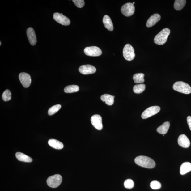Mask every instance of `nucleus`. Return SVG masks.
Instances as JSON below:
<instances>
[{"label":"nucleus","instance_id":"obj_1","mask_svg":"<svg viewBox=\"0 0 191 191\" xmlns=\"http://www.w3.org/2000/svg\"><path fill=\"white\" fill-rule=\"evenodd\" d=\"M136 164L142 167L153 168L155 166V163L152 159L145 156H139L134 159Z\"/></svg>","mask_w":191,"mask_h":191},{"label":"nucleus","instance_id":"obj_2","mask_svg":"<svg viewBox=\"0 0 191 191\" xmlns=\"http://www.w3.org/2000/svg\"><path fill=\"white\" fill-rule=\"evenodd\" d=\"M170 34V30L169 29H163L155 36L154 38V42L158 45H164L167 41L168 37Z\"/></svg>","mask_w":191,"mask_h":191},{"label":"nucleus","instance_id":"obj_3","mask_svg":"<svg viewBox=\"0 0 191 191\" xmlns=\"http://www.w3.org/2000/svg\"><path fill=\"white\" fill-rule=\"evenodd\" d=\"M173 90L178 92L185 94L191 93V87L190 86L184 82L180 81L174 83L173 86Z\"/></svg>","mask_w":191,"mask_h":191},{"label":"nucleus","instance_id":"obj_4","mask_svg":"<svg viewBox=\"0 0 191 191\" xmlns=\"http://www.w3.org/2000/svg\"><path fill=\"white\" fill-rule=\"evenodd\" d=\"M123 55L125 59L131 61L135 57L134 48L130 44H127L125 46L123 50Z\"/></svg>","mask_w":191,"mask_h":191},{"label":"nucleus","instance_id":"obj_5","mask_svg":"<svg viewBox=\"0 0 191 191\" xmlns=\"http://www.w3.org/2000/svg\"><path fill=\"white\" fill-rule=\"evenodd\" d=\"M62 180V176L60 175L56 174L48 177L46 182L49 187L55 188L60 185Z\"/></svg>","mask_w":191,"mask_h":191},{"label":"nucleus","instance_id":"obj_6","mask_svg":"<svg viewBox=\"0 0 191 191\" xmlns=\"http://www.w3.org/2000/svg\"><path fill=\"white\" fill-rule=\"evenodd\" d=\"M160 108L158 106H154L149 107L142 114L141 117L143 119H146L158 113L160 111Z\"/></svg>","mask_w":191,"mask_h":191},{"label":"nucleus","instance_id":"obj_7","mask_svg":"<svg viewBox=\"0 0 191 191\" xmlns=\"http://www.w3.org/2000/svg\"><path fill=\"white\" fill-rule=\"evenodd\" d=\"M121 11L125 16H130L133 15L135 11V7L133 3H127L122 6Z\"/></svg>","mask_w":191,"mask_h":191},{"label":"nucleus","instance_id":"obj_8","mask_svg":"<svg viewBox=\"0 0 191 191\" xmlns=\"http://www.w3.org/2000/svg\"><path fill=\"white\" fill-rule=\"evenodd\" d=\"M84 52L88 56L96 57L101 55L102 51L99 48L95 46H90L85 48Z\"/></svg>","mask_w":191,"mask_h":191},{"label":"nucleus","instance_id":"obj_9","mask_svg":"<svg viewBox=\"0 0 191 191\" xmlns=\"http://www.w3.org/2000/svg\"><path fill=\"white\" fill-rule=\"evenodd\" d=\"M53 18L57 23L63 26L69 25L70 23L69 19L63 15L62 14L55 13L53 15Z\"/></svg>","mask_w":191,"mask_h":191},{"label":"nucleus","instance_id":"obj_10","mask_svg":"<svg viewBox=\"0 0 191 191\" xmlns=\"http://www.w3.org/2000/svg\"><path fill=\"white\" fill-rule=\"evenodd\" d=\"M19 80L23 87L28 88L30 86L31 83V78L30 75L28 73L22 72L19 75Z\"/></svg>","mask_w":191,"mask_h":191},{"label":"nucleus","instance_id":"obj_11","mask_svg":"<svg viewBox=\"0 0 191 191\" xmlns=\"http://www.w3.org/2000/svg\"><path fill=\"white\" fill-rule=\"evenodd\" d=\"M91 124L95 128L99 130H101L103 128L102 117L99 115H94L91 118Z\"/></svg>","mask_w":191,"mask_h":191},{"label":"nucleus","instance_id":"obj_12","mask_svg":"<svg viewBox=\"0 0 191 191\" xmlns=\"http://www.w3.org/2000/svg\"><path fill=\"white\" fill-rule=\"evenodd\" d=\"M79 72L84 75L94 74L96 72V68L91 65H83L79 68Z\"/></svg>","mask_w":191,"mask_h":191},{"label":"nucleus","instance_id":"obj_13","mask_svg":"<svg viewBox=\"0 0 191 191\" xmlns=\"http://www.w3.org/2000/svg\"><path fill=\"white\" fill-rule=\"evenodd\" d=\"M27 35L29 43L32 45H35L37 42V40L36 33L34 29L31 28L27 29Z\"/></svg>","mask_w":191,"mask_h":191},{"label":"nucleus","instance_id":"obj_14","mask_svg":"<svg viewBox=\"0 0 191 191\" xmlns=\"http://www.w3.org/2000/svg\"><path fill=\"white\" fill-rule=\"evenodd\" d=\"M178 143L180 146L183 148H187L190 145L189 139L185 134H181L178 139Z\"/></svg>","mask_w":191,"mask_h":191},{"label":"nucleus","instance_id":"obj_15","mask_svg":"<svg viewBox=\"0 0 191 191\" xmlns=\"http://www.w3.org/2000/svg\"><path fill=\"white\" fill-rule=\"evenodd\" d=\"M161 16L159 14H155L153 15L147 21L146 26L148 28L152 27L160 20Z\"/></svg>","mask_w":191,"mask_h":191},{"label":"nucleus","instance_id":"obj_16","mask_svg":"<svg viewBox=\"0 0 191 191\" xmlns=\"http://www.w3.org/2000/svg\"><path fill=\"white\" fill-rule=\"evenodd\" d=\"M103 23L104 25L108 30L109 31H112L113 30L114 27L111 18L107 15H105L103 19Z\"/></svg>","mask_w":191,"mask_h":191},{"label":"nucleus","instance_id":"obj_17","mask_svg":"<svg viewBox=\"0 0 191 191\" xmlns=\"http://www.w3.org/2000/svg\"><path fill=\"white\" fill-rule=\"evenodd\" d=\"M114 96L107 94L102 95L101 99L103 102H104L109 106H112L114 103Z\"/></svg>","mask_w":191,"mask_h":191},{"label":"nucleus","instance_id":"obj_18","mask_svg":"<svg viewBox=\"0 0 191 191\" xmlns=\"http://www.w3.org/2000/svg\"><path fill=\"white\" fill-rule=\"evenodd\" d=\"M48 143L49 145L56 149H61L63 148V144L60 141L55 139H49L48 142Z\"/></svg>","mask_w":191,"mask_h":191},{"label":"nucleus","instance_id":"obj_19","mask_svg":"<svg viewBox=\"0 0 191 191\" xmlns=\"http://www.w3.org/2000/svg\"><path fill=\"white\" fill-rule=\"evenodd\" d=\"M16 158L19 161L27 163H30L33 160L30 157L21 152H17L15 154Z\"/></svg>","mask_w":191,"mask_h":191},{"label":"nucleus","instance_id":"obj_20","mask_svg":"<svg viewBox=\"0 0 191 191\" xmlns=\"http://www.w3.org/2000/svg\"><path fill=\"white\" fill-rule=\"evenodd\" d=\"M170 126V122L168 121L166 122L158 127L157 129V131L159 134L164 135L167 133Z\"/></svg>","mask_w":191,"mask_h":191},{"label":"nucleus","instance_id":"obj_21","mask_svg":"<svg viewBox=\"0 0 191 191\" xmlns=\"http://www.w3.org/2000/svg\"><path fill=\"white\" fill-rule=\"evenodd\" d=\"M191 171V163L189 162L184 163L181 165L180 168V173L184 175Z\"/></svg>","mask_w":191,"mask_h":191},{"label":"nucleus","instance_id":"obj_22","mask_svg":"<svg viewBox=\"0 0 191 191\" xmlns=\"http://www.w3.org/2000/svg\"><path fill=\"white\" fill-rule=\"evenodd\" d=\"M144 74L142 73H138L134 74L133 76V79L134 82L137 84L143 83L144 82Z\"/></svg>","mask_w":191,"mask_h":191},{"label":"nucleus","instance_id":"obj_23","mask_svg":"<svg viewBox=\"0 0 191 191\" xmlns=\"http://www.w3.org/2000/svg\"><path fill=\"white\" fill-rule=\"evenodd\" d=\"M185 0H176L174 4V8L177 11L182 10L185 5Z\"/></svg>","mask_w":191,"mask_h":191},{"label":"nucleus","instance_id":"obj_24","mask_svg":"<svg viewBox=\"0 0 191 191\" xmlns=\"http://www.w3.org/2000/svg\"><path fill=\"white\" fill-rule=\"evenodd\" d=\"M79 87L77 85H70L66 87L64 89V91L67 93H72L77 92L79 91Z\"/></svg>","mask_w":191,"mask_h":191},{"label":"nucleus","instance_id":"obj_25","mask_svg":"<svg viewBox=\"0 0 191 191\" xmlns=\"http://www.w3.org/2000/svg\"><path fill=\"white\" fill-rule=\"evenodd\" d=\"M146 89V85L144 84H137L133 87V91L136 94H141Z\"/></svg>","mask_w":191,"mask_h":191},{"label":"nucleus","instance_id":"obj_26","mask_svg":"<svg viewBox=\"0 0 191 191\" xmlns=\"http://www.w3.org/2000/svg\"><path fill=\"white\" fill-rule=\"evenodd\" d=\"M61 106L60 104H57L51 107L49 109L48 113L49 116H52L55 114L61 109Z\"/></svg>","mask_w":191,"mask_h":191},{"label":"nucleus","instance_id":"obj_27","mask_svg":"<svg viewBox=\"0 0 191 191\" xmlns=\"http://www.w3.org/2000/svg\"><path fill=\"white\" fill-rule=\"evenodd\" d=\"M2 98L4 101H9L11 99V94L8 89L5 91L2 96Z\"/></svg>","mask_w":191,"mask_h":191},{"label":"nucleus","instance_id":"obj_28","mask_svg":"<svg viewBox=\"0 0 191 191\" xmlns=\"http://www.w3.org/2000/svg\"><path fill=\"white\" fill-rule=\"evenodd\" d=\"M150 187L153 189H158L161 187V185L158 181L154 180L151 183Z\"/></svg>","mask_w":191,"mask_h":191},{"label":"nucleus","instance_id":"obj_29","mask_svg":"<svg viewBox=\"0 0 191 191\" xmlns=\"http://www.w3.org/2000/svg\"><path fill=\"white\" fill-rule=\"evenodd\" d=\"M134 183L133 181L131 179L126 180L124 183V186L125 188L127 189H132L134 187Z\"/></svg>","mask_w":191,"mask_h":191},{"label":"nucleus","instance_id":"obj_30","mask_svg":"<svg viewBox=\"0 0 191 191\" xmlns=\"http://www.w3.org/2000/svg\"><path fill=\"white\" fill-rule=\"evenodd\" d=\"M72 1L78 8H82L85 6V2L83 0H73Z\"/></svg>","mask_w":191,"mask_h":191},{"label":"nucleus","instance_id":"obj_31","mask_svg":"<svg viewBox=\"0 0 191 191\" xmlns=\"http://www.w3.org/2000/svg\"><path fill=\"white\" fill-rule=\"evenodd\" d=\"M187 123L189 128L191 131V117L188 116L187 118Z\"/></svg>","mask_w":191,"mask_h":191},{"label":"nucleus","instance_id":"obj_32","mask_svg":"<svg viewBox=\"0 0 191 191\" xmlns=\"http://www.w3.org/2000/svg\"><path fill=\"white\" fill-rule=\"evenodd\" d=\"M1 44H2V43H1V42H0V45H1Z\"/></svg>","mask_w":191,"mask_h":191},{"label":"nucleus","instance_id":"obj_33","mask_svg":"<svg viewBox=\"0 0 191 191\" xmlns=\"http://www.w3.org/2000/svg\"><path fill=\"white\" fill-rule=\"evenodd\" d=\"M134 3H135V2H133V4L134 5Z\"/></svg>","mask_w":191,"mask_h":191}]
</instances>
